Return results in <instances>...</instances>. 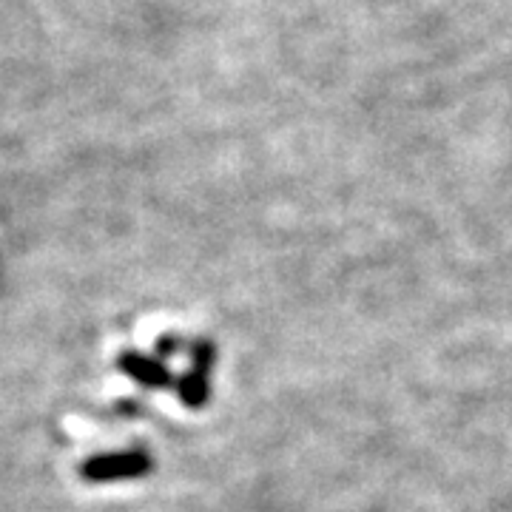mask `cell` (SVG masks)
I'll return each instance as SVG.
<instances>
[{
    "label": "cell",
    "mask_w": 512,
    "mask_h": 512,
    "mask_svg": "<svg viewBox=\"0 0 512 512\" xmlns=\"http://www.w3.org/2000/svg\"><path fill=\"white\" fill-rule=\"evenodd\" d=\"M151 470V458L140 450L134 453H111V456L89 458L80 473L86 481H117V478H137Z\"/></svg>",
    "instance_id": "cell-1"
},
{
    "label": "cell",
    "mask_w": 512,
    "mask_h": 512,
    "mask_svg": "<svg viewBox=\"0 0 512 512\" xmlns=\"http://www.w3.org/2000/svg\"><path fill=\"white\" fill-rule=\"evenodd\" d=\"M120 370L128 373L134 382L148 384V387H168L171 384V373L160 362L146 359L140 353H123L120 356Z\"/></svg>",
    "instance_id": "cell-2"
},
{
    "label": "cell",
    "mask_w": 512,
    "mask_h": 512,
    "mask_svg": "<svg viewBox=\"0 0 512 512\" xmlns=\"http://www.w3.org/2000/svg\"><path fill=\"white\" fill-rule=\"evenodd\" d=\"M177 393L188 407H200L208 399V376L200 370H191L188 376L177 379Z\"/></svg>",
    "instance_id": "cell-3"
},
{
    "label": "cell",
    "mask_w": 512,
    "mask_h": 512,
    "mask_svg": "<svg viewBox=\"0 0 512 512\" xmlns=\"http://www.w3.org/2000/svg\"><path fill=\"white\" fill-rule=\"evenodd\" d=\"M214 359H217V348L211 345V342H197L194 350H191V362H194V370H200L208 376V370L214 365Z\"/></svg>",
    "instance_id": "cell-4"
},
{
    "label": "cell",
    "mask_w": 512,
    "mask_h": 512,
    "mask_svg": "<svg viewBox=\"0 0 512 512\" xmlns=\"http://www.w3.org/2000/svg\"><path fill=\"white\" fill-rule=\"evenodd\" d=\"M177 348H180V345H177L174 336H163V339H160V353H174Z\"/></svg>",
    "instance_id": "cell-5"
}]
</instances>
